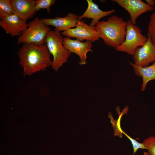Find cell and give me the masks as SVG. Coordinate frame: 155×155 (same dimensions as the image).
<instances>
[{
	"label": "cell",
	"instance_id": "obj_6",
	"mask_svg": "<svg viewBox=\"0 0 155 155\" xmlns=\"http://www.w3.org/2000/svg\"><path fill=\"white\" fill-rule=\"evenodd\" d=\"M62 35L76 38L80 41L84 40L94 42L100 38L95 26L89 25L85 22L79 19L75 28L63 31Z\"/></svg>",
	"mask_w": 155,
	"mask_h": 155
},
{
	"label": "cell",
	"instance_id": "obj_20",
	"mask_svg": "<svg viewBox=\"0 0 155 155\" xmlns=\"http://www.w3.org/2000/svg\"><path fill=\"white\" fill-rule=\"evenodd\" d=\"M147 3L150 6L154 7L155 5V1L153 0H146Z\"/></svg>",
	"mask_w": 155,
	"mask_h": 155
},
{
	"label": "cell",
	"instance_id": "obj_10",
	"mask_svg": "<svg viewBox=\"0 0 155 155\" xmlns=\"http://www.w3.org/2000/svg\"><path fill=\"white\" fill-rule=\"evenodd\" d=\"M0 25L5 32L12 36H20L28 27V24L15 14L1 19Z\"/></svg>",
	"mask_w": 155,
	"mask_h": 155
},
{
	"label": "cell",
	"instance_id": "obj_11",
	"mask_svg": "<svg viewBox=\"0 0 155 155\" xmlns=\"http://www.w3.org/2000/svg\"><path fill=\"white\" fill-rule=\"evenodd\" d=\"M79 16L74 13H70L63 17H56L54 18H41L46 26H52L55 28L54 30L59 32L75 27Z\"/></svg>",
	"mask_w": 155,
	"mask_h": 155
},
{
	"label": "cell",
	"instance_id": "obj_16",
	"mask_svg": "<svg viewBox=\"0 0 155 155\" xmlns=\"http://www.w3.org/2000/svg\"><path fill=\"white\" fill-rule=\"evenodd\" d=\"M143 143L148 150L144 152V155H155V137L150 136L144 140Z\"/></svg>",
	"mask_w": 155,
	"mask_h": 155
},
{
	"label": "cell",
	"instance_id": "obj_18",
	"mask_svg": "<svg viewBox=\"0 0 155 155\" xmlns=\"http://www.w3.org/2000/svg\"><path fill=\"white\" fill-rule=\"evenodd\" d=\"M148 32L147 35L150 36L152 42L155 45V11L150 16Z\"/></svg>",
	"mask_w": 155,
	"mask_h": 155
},
{
	"label": "cell",
	"instance_id": "obj_14",
	"mask_svg": "<svg viewBox=\"0 0 155 155\" xmlns=\"http://www.w3.org/2000/svg\"><path fill=\"white\" fill-rule=\"evenodd\" d=\"M129 63L133 67L136 75L142 77L143 82L141 89L142 91H144L149 81L155 80V62L151 65L146 67L137 66L130 62Z\"/></svg>",
	"mask_w": 155,
	"mask_h": 155
},
{
	"label": "cell",
	"instance_id": "obj_1",
	"mask_svg": "<svg viewBox=\"0 0 155 155\" xmlns=\"http://www.w3.org/2000/svg\"><path fill=\"white\" fill-rule=\"evenodd\" d=\"M18 55L24 75H32L51 66L50 54L46 43L41 45L24 43L19 49Z\"/></svg>",
	"mask_w": 155,
	"mask_h": 155
},
{
	"label": "cell",
	"instance_id": "obj_17",
	"mask_svg": "<svg viewBox=\"0 0 155 155\" xmlns=\"http://www.w3.org/2000/svg\"><path fill=\"white\" fill-rule=\"evenodd\" d=\"M56 1L55 0H35V9L38 11L41 9H46L47 12L49 13L50 7L53 5Z\"/></svg>",
	"mask_w": 155,
	"mask_h": 155
},
{
	"label": "cell",
	"instance_id": "obj_4",
	"mask_svg": "<svg viewBox=\"0 0 155 155\" xmlns=\"http://www.w3.org/2000/svg\"><path fill=\"white\" fill-rule=\"evenodd\" d=\"M27 29L19 36L17 44L33 43L41 45L45 43V39L50 28L38 17L28 24Z\"/></svg>",
	"mask_w": 155,
	"mask_h": 155
},
{
	"label": "cell",
	"instance_id": "obj_8",
	"mask_svg": "<svg viewBox=\"0 0 155 155\" xmlns=\"http://www.w3.org/2000/svg\"><path fill=\"white\" fill-rule=\"evenodd\" d=\"M133 56L134 64L137 66L147 67L155 62V45L148 35L146 42L136 49Z\"/></svg>",
	"mask_w": 155,
	"mask_h": 155
},
{
	"label": "cell",
	"instance_id": "obj_9",
	"mask_svg": "<svg viewBox=\"0 0 155 155\" xmlns=\"http://www.w3.org/2000/svg\"><path fill=\"white\" fill-rule=\"evenodd\" d=\"M125 9L130 16V20L134 24H136L137 18L142 14L152 11L154 7L150 6L141 0H112Z\"/></svg>",
	"mask_w": 155,
	"mask_h": 155
},
{
	"label": "cell",
	"instance_id": "obj_3",
	"mask_svg": "<svg viewBox=\"0 0 155 155\" xmlns=\"http://www.w3.org/2000/svg\"><path fill=\"white\" fill-rule=\"evenodd\" d=\"M61 35L59 31L51 30L47 33L45 39L49 51L53 57L51 66L56 71L66 62L71 53L64 47Z\"/></svg>",
	"mask_w": 155,
	"mask_h": 155
},
{
	"label": "cell",
	"instance_id": "obj_21",
	"mask_svg": "<svg viewBox=\"0 0 155 155\" xmlns=\"http://www.w3.org/2000/svg\"><path fill=\"white\" fill-rule=\"evenodd\" d=\"M34 155V154H30V155Z\"/></svg>",
	"mask_w": 155,
	"mask_h": 155
},
{
	"label": "cell",
	"instance_id": "obj_5",
	"mask_svg": "<svg viewBox=\"0 0 155 155\" xmlns=\"http://www.w3.org/2000/svg\"><path fill=\"white\" fill-rule=\"evenodd\" d=\"M127 22L125 40L115 49L117 51L124 52L133 56L136 49L146 43L148 37L143 35L141 29L132 23L129 20Z\"/></svg>",
	"mask_w": 155,
	"mask_h": 155
},
{
	"label": "cell",
	"instance_id": "obj_15",
	"mask_svg": "<svg viewBox=\"0 0 155 155\" xmlns=\"http://www.w3.org/2000/svg\"><path fill=\"white\" fill-rule=\"evenodd\" d=\"M14 14L10 0H0V19L8 16Z\"/></svg>",
	"mask_w": 155,
	"mask_h": 155
},
{
	"label": "cell",
	"instance_id": "obj_13",
	"mask_svg": "<svg viewBox=\"0 0 155 155\" xmlns=\"http://www.w3.org/2000/svg\"><path fill=\"white\" fill-rule=\"evenodd\" d=\"M88 7L79 19L81 20L84 18H91L92 20L89 25L96 26L99 22V20L104 17L110 15L114 13L116 10L113 9L107 11H103L100 9L98 5L92 0H87Z\"/></svg>",
	"mask_w": 155,
	"mask_h": 155
},
{
	"label": "cell",
	"instance_id": "obj_2",
	"mask_svg": "<svg viewBox=\"0 0 155 155\" xmlns=\"http://www.w3.org/2000/svg\"><path fill=\"white\" fill-rule=\"evenodd\" d=\"M127 25L122 17L112 15L106 21L99 22L95 28L104 43L115 48L125 40Z\"/></svg>",
	"mask_w": 155,
	"mask_h": 155
},
{
	"label": "cell",
	"instance_id": "obj_12",
	"mask_svg": "<svg viewBox=\"0 0 155 155\" xmlns=\"http://www.w3.org/2000/svg\"><path fill=\"white\" fill-rule=\"evenodd\" d=\"M11 3L16 14L26 22L35 14V0H11Z\"/></svg>",
	"mask_w": 155,
	"mask_h": 155
},
{
	"label": "cell",
	"instance_id": "obj_19",
	"mask_svg": "<svg viewBox=\"0 0 155 155\" xmlns=\"http://www.w3.org/2000/svg\"><path fill=\"white\" fill-rule=\"evenodd\" d=\"M122 133L124 134L127 137L131 143L133 149V155H135V154L137 150L139 149H147L146 148L143 143H140L138 142L132 138L128 135L123 131H122Z\"/></svg>",
	"mask_w": 155,
	"mask_h": 155
},
{
	"label": "cell",
	"instance_id": "obj_7",
	"mask_svg": "<svg viewBox=\"0 0 155 155\" xmlns=\"http://www.w3.org/2000/svg\"><path fill=\"white\" fill-rule=\"evenodd\" d=\"M63 44L65 48L70 52L78 56L80 58V65L86 64L87 53L89 51L93 52L91 49L92 44L90 41L82 42L66 36L63 38Z\"/></svg>",
	"mask_w": 155,
	"mask_h": 155
}]
</instances>
